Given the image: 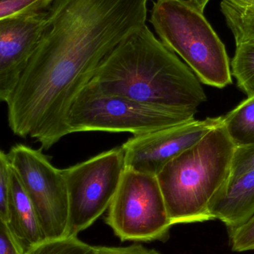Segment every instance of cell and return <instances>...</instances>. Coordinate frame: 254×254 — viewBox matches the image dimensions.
<instances>
[{
	"label": "cell",
	"mask_w": 254,
	"mask_h": 254,
	"mask_svg": "<svg viewBox=\"0 0 254 254\" xmlns=\"http://www.w3.org/2000/svg\"><path fill=\"white\" fill-rule=\"evenodd\" d=\"M144 25L132 0H52L40 40L8 99L9 127L49 149L104 58Z\"/></svg>",
	"instance_id": "6da1fadb"
},
{
	"label": "cell",
	"mask_w": 254,
	"mask_h": 254,
	"mask_svg": "<svg viewBox=\"0 0 254 254\" xmlns=\"http://www.w3.org/2000/svg\"><path fill=\"white\" fill-rule=\"evenodd\" d=\"M90 83L107 95L176 110L198 112L207 99L192 70L146 25L104 58Z\"/></svg>",
	"instance_id": "7a4b0ae2"
},
{
	"label": "cell",
	"mask_w": 254,
	"mask_h": 254,
	"mask_svg": "<svg viewBox=\"0 0 254 254\" xmlns=\"http://www.w3.org/2000/svg\"><path fill=\"white\" fill-rule=\"evenodd\" d=\"M235 147L221 125L158 173L157 180L173 225L213 220L209 206L229 179Z\"/></svg>",
	"instance_id": "3957f363"
},
{
	"label": "cell",
	"mask_w": 254,
	"mask_h": 254,
	"mask_svg": "<svg viewBox=\"0 0 254 254\" xmlns=\"http://www.w3.org/2000/svg\"><path fill=\"white\" fill-rule=\"evenodd\" d=\"M150 22L161 43L181 57L200 82L219 89L232 84L225 45L192 1L156 0Z\"/></svg>",
	"instance_id": "277c9868"
},
{
	"label": "cell",
	"mask_w": 254,
	"mask_h": 254,
	"mask_svg": "<svg viewBox=\"0 0 254 254\" xmlns=\"http://www.w3.org/2000/svg\"><path fill=\"white\" fill-rule=\"evenodd\" d=\"M196 113L107 95L89 82L73 101L66 126L68 134L101 131L137 135L193 120Z\"/></svg>",
	"instance_id": "5b68a950"
},
{
	"label": "cell",
	"mask_w": 254,
	"mask_h": 254,
	"mask_svg": "<svg viewBox=\"0 0 254 254\" xmlns=\"http://www.w3.org/2000/svg\"><path fill=\"white\" fill-rule=\"evenodd\" d=\"M122 146L62 170L68 195L66 237H77L110 207L125 173Z\"/></svg>",
	"instance_id": "8992f818"
},
{
	"label": "cell",
	"mask_w": 254,
	"mask_h": 254,
	"mask_svg": "<svg viewBox=\"0 0 254 254\" xmlns=\"http://www.w3.org/2000/svg\"><path fill=\"white\" fill-rule=\"evenodd\" d=\"M107 222L122 241L167 238L173 224L156 176L125 169Z\"/></svg>",
	"instance_id": "52a82bcc"
},
{
	"label": "cell",
	"mask_w": 254,
	"mask_h": 254,
	"mask_svg": "<svg viewBox=\"0 0 254 254\" xmlns=\"http://www.w3.org/2000/svg\"><path fill=\"white\" fill-rule=\"evenodd\" d=\"M7 155L35 209L45 240L66 237L68 195L62 170L43 152L25 145L13 146Z\"/></svg>",
	"instance_id": "ba28073f"
},
{
	"label": "cell",
	"mask_w": 254,
	"mask_h": 254,
	"mask_svg": "<svg viewBox=\"0 0 254 254\" xmlns=\"http://www.w3.org/2000/svg\"><path fill=\"white\" fill-rule=\"evenodd\" d=\"M223 117L193 120L130 137L122 145L127 170L156 176L173 158L199 141Z\"/></svg>",
	"instance_id": "9c48e42d"
},
{
	"label": "cell",
	"mask_w": 254,
	"mask_h": 254,
	"mask_svg": "<svg viewBox=\"0 0 254 254\" xmlns=\"http://www.w3.org/2000/svg\"><path fill=\"white\" fill-rule=\"evenodd\" d=\"M47 8L0 20V101H7L34 52Z\"/></svg>",
	"instance_id": "30bf717a"
},
{
	"label": "cell",
	"mask_w": 254,
	"mask_h": 254,
	"mask_svg": "<svg viewBox=\"0 0 254 254\" xmlns=\"http://www.w3.org/2000/svg\"><path fill=\"white\" fill-rule=\"evenodd\" d=\"M209 211L227 228L240 226L254 214V170L230 176L212 198Z\"/></svg>",
	"instance_id": "8fae6325"
},
{
	"label": "cell",
	"mask_w": 254,
	"mask_h": 254,
	"mask_svg": "<svg viewBox=\"0 0 254 254\" xmlns=\"http://www.w3.org/2000/svg\"><path fill=\"white\" fill-rule=\"evenodd\" d=\"M7 225L22 254L46 240L32 202L12 167Z\"/></svg>",
	"instance_id": "7c38bea8"
},
{
	"label": "cell",
	"mask_w": 254,
	"mask_h": 254,
	"mask_svg": "<svg viewBox=\"0 0 254 254\" xmlns=\"http://www.w3.org/2000/svg\"><path fill=\"white\" fill-rule=\"evenodd\" d=\"M222 125L235 146L254 144V97L248 98L223 117Z\"/></svg>",
	"instance_id": "4fadbf2b"
},
{
	"label": "cell",
	"mask_w": 254,
	"mask_h": 254,
	"mask_svg": "<svg viewBox=\"0 0 254 254\" xmlns=\"http://www.w3.org/2000/svg\"><path fill=\"white\" fill-rule=\"evenodd\" d=\"M231 64V74L237 86L249 98L254 97V37L236 44Z\"/></svg>",
	"instance_id": "5bb4252c"
},
{
	"label": "cell",
	"mask_w": 254,
	"mask_h": 254,
	"mask_svg": "<svg viewBox=\"0 0 254 254\" xmlns=\"http://www.w3.org/2000/svg\"><path fill=\"white\" fill-rule=\"evenodd\" d=\"M221 10L234 34L236 44L254 38V9L242 8L222 0Z\"/></svg>",
	"instance_id": "9a60e30c"
},
{
	"label": "cell",
	"mask_w": 254,
	"mask_h": 254,
	"mask_svg": "<svg viewBox=\"0 0 254 254\" xmlns=\"http://www.w3.org/2000/svg\"><path fill=\"white\" fill-rule=\"evenodd\" d=\"M25 254H97V249L77 237H65L45 240Z\"/></svg>",
	"instance_id": "2e32d148"
},
{
	"label": "cell",
	"mask_w": 254,
	"mask_h": 254,
	"mask_svg": "<svg viewBox=\"0 0 254 254\" xmlns=\"http://www.w3.org/2000/svg\"><path fill=\"white\" fill-rule=\"evenodd\" d=\"M231 249L236 252L254 250V214L243 225L228 228Z\"/></svg>",
	"instance_id": "e0dca14e"
},
{
	"label": "cell",
	"mask_w": 254,
	"mask_h": 254,
	"mask_svg": "<svg viewBox=\"0 0 254 254\" xmlns=\"http://www.w3.org/2000/svg\"><path fill=\"white\" fill-rule=\"evenodd\" d=\"M52 0H0V20L47 8Z\"/></svg>",
	"instance_id": "ac0fdd59"
},
{
	"label": "cell",
	"mask_w": 254,
	"mask_h": 254,
	"mask_svg": "<svg viewBox=\"0 0 254 254\" xmlns=\"http://www.w3.org/2000/svg\"><path fill=\"white\" fill-rule=\"evenodd\" d=\"M11 167L7 155L0 149V217L7 222L10 199Z\"/></svg>",
	"instance_id": "d6986e66"
},
{
	"label": "cell",
	"mask_w": 254,
	"mask_h": 254,
	"mask_svg": "<svg viewBox=\"0 0 254 254\" xmlns=\"http://www.w3.org/2000/svg\"><path fill=\"white\" fill-rule=\"evenodd\" d=\"M254 170V144L236 146L230 176H238Z\"/></svg>",
	"instance_id": "ffe728a7"
},
{
	"label": "cell",
	"mask_w": 254,
	"mask_h": 254,
	"mask_svg": "<svg viewBox=\"0 0 254 254\" xmlns=\"http://www.w3.org/2000/svg\"><path fill=\"white\" fill-rule=\"evenodd\" d=\"M0 254H22L18 249L7 222L0 217Z\"/></svg>",
	"instance_id": "44dd1931"
},
{
	"label": "cell",
	"mask_w": 254,
	"mask_h": 254,
	"mask_svg": "<svg viewBox=\"0 0 254 254\" xmlns=\"http://www.w3.org/2000/svg\"><path fill=\"white\" fill-rule=\"evenodd\" d=\"M97 254H161L154 249H149L140 245H131L127 247H96Z\"/></svg>",
	"instance_id": "7402d4cb"
},
{
	"label": "cell",
	"mask_w": 254,
	"mask_h": 254,
	"mask_svg": "<svg viewBox=\"0 0 254 254\" xmlns=\"http://www.w3.org/2000/svg\"><path fill=\"white\" fill-rule=\"evenodd\" d=\"M234 5L246 9H254V0H225Z\"/></svg>",
	"instance_id": "603a6c76"
},
{
	"label": "cell",
	"mask_w": 254,
	"mask_h": 254,
	"mask_svg": "<svg viewBox=\"0 0 254 254\" xmlns=\"http://www.w3.org/2000/svg\"><path fill=\"white\" fill-rule=\"evenodd\" d=\"M190 1H192L201 11L204 12L206 6L207 5L210 0H190Z\"/></svg>",
	"instance_id": "cb8c5ba5"
}]
</instances>
